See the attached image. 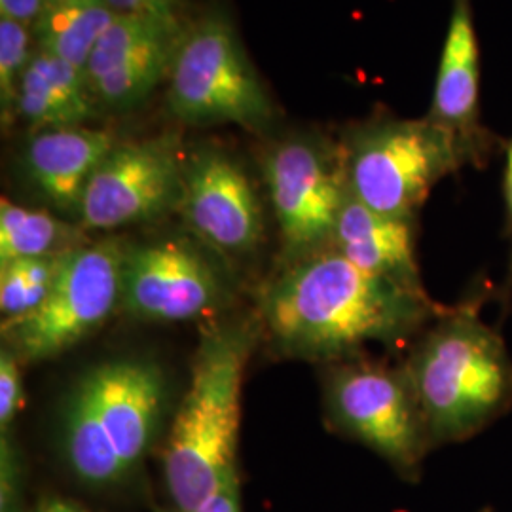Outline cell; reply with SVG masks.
<instances>
[{
    "label": "cell",
    "instance_id": "23",
    "mask_svg": "<svg viewBox=\"0 0 512 512\" xmlns=\"http://www.w3.org/2000/svg\"><path fill=\"white\" fill-rule=\"evenodd\" d=\"M23 465L14 440L2 433L0 440V512L21 511Z\"/></svg>",
    "mask_w": 512,
    "mask_h": 512
},
{
    "label": "cell",
    "instance_id": "6",
    "mask_svg": "<svg viewBox=\"0 0 512 512\" xmlns=\"http://www.w3.org/2000/svg\"><path fill=\"white\" fill-rule=\"evenodd\" d=\"M167 103L190 126L234 124L258 131L274 120L268 90L222 12H211L184 31L169 71Z\"/></svg>",
    "mask_w": 512,
    "mask_h": 512
},
{
    "label": "cell",
    "instance_id": "16",
    "mask_svg": "<svg viewBox=\"0 0 512 512\" xmlns=\"http://www.w3.org/2000/svg\"><path fill=\"white\" fill-rule=\"evenodd\" d=\"M95 105L86 73L54 55L33 52L16 103V114L31 128H82L97 116Z\"/></svg>",
    "mask_w": 512,
    "mask_h": 512
},
{
    "label": "cell",
    "instance_id": "8",
    "mask_svg": "<svg viewBox=\"0 0 512 512\" xmlns=\"http://www.w3.org/2000/svg\"><path fill=\"white\" fill-rule=\"evenodd\" d=\"M264 171L289 266L330 249L349 194L342 148L294 137L270 152Z\"/></svg>",
    "mask_w": 512,
    "mask_h": 512
},
{
    "label": "cell",
    "instance_id": "17",
    "mask_svg": "<svg viewBox=\"0 0 512 512\" xmlns=\"http://www.w3.org/2000/svg\"><path fill=\"white\" fill-rule=\"evenodd\" d=\"M116 16L105 0H48L33 35L40 52L86 73L97 40Z\"/></svg>",
    "mask_w": 512,
    "mask_h": 512
},
{
    "label": "cell",
    "instance_id": "25",
    "mask_svg": "<svg viewBox=\"0 0 512 512\" xmlns=\"http://www.w3.org/2000/svg\"><path fill=\"white\" fill-rule=\"evenodd\" d=\"M48 0H0V18L14 19L33 29Z\"/></svg>",
    "mask_w": 512,
    "mask_h": 512
},
{
    "label": "cell",
    "instance_id": "21",
    "mask_svg": "<svg viewBox=\"0 0 512 512\" xmlns=\"http://www.w3.org/2000/svg\"><path fill=\"white\" fill-rule=\"evenodd\" d=\"M31 52V31L18 21L0 18V103L4 122L16 114L19 84Z\"/></svg>",
    "mask_w": 512,
    "mask_h": 512
},
{
    "label": "cell",
    "instance_id": "26",
    "mask_svg": "<svg viewBox=\"0 0 512 512\" xmlns=\"http://www.w3.org/2000/svg\"><path fill=\"white\" fill-rule=\"evenodd\" d=\"M503 196H505V209H507V236L511 243V255H509V272L505 279V298L509 300L512 294V139L505 147V171H503Z\"/></svg>",
    "mask_w": 512,
    "mask_h": 512
},
{
    "label": "cell",
    "instance_id": "2",
    "mask_svg": "<svg viewBox=\"0 0 512 512\" xmlns=\"http://www.w3.org/2000/svg\"><path fill=\"white\" fill-rule=\"evenodd\" d=\"M256 338L255 321L219 323L202 332L190 387L165 444V486L175 511H198L238 482L241 389Z\"/></svg>",
    "mask_w": 512,
    "mask_h": 512
},
{
    "label": "cell",
    "instance_id": "7",
    "mask_svg": "<svg viewBox=\"0 0 512 512\" xmlns=\"http://www.w3.org/2000/svg\"><path fill=\"white\" fill-rule=\"evenodd\" d=\"M128 247L118 239L74 247L37 310L2 319V342L21 363L54 359L99 329L122 300Z\"/></svg>",
    "mask_w": 512,
    "mask_h": 512
},
{
    "label": "cell",
    "instance_id": "3",
    "mask_svg": "<svg viewBox=\"0 0 512 512\" xmlns=\"http://www.w3.org/2000/svg\"><path fill=\"white\" fill-rule=\"evenodd\" d=\"M482 298L444 308L404 366L431 446L471 439L512 406V359Z\"/></svg>",
    "mask_w": 512,
    "mask_h": 512
},
{
    "label": "cell",
    "instance_id": "28",
    "mask_svg": "<svg viewBox=\"0 0 512 512\" xmlns=\"http://www.w3.org/2000/svg\"><path fill=\"white\" fill-rule=\"evenodd\" d=\"M31 512H90L78 505H74L71 501H65V499H48L44 503H40L37 509H33Z\"/></svg>",
    "mask_w": 512,
    "mask_h": 512
},
{
    "label": "cell",
    "instance_id": "20",
    "mask_svg": "<svg viewBox=\"0 0 512 512\" xmlns=\"http://www.w3.org/2000/svg\"><path fill=\"white\" fill-rule=\"evenodd\" d=\"M73 251V249H71ZM69 251L55 255L19 258L0 266L2 319L27 315L48 298Z\"/></svg>",
    "mask_w": 512,
    "mask_h": 512
},
{
    "label": "cell",
    "instance_id": "19",
    "mask_svg": "<svg viewBox=\"0 0 512 512\" xmlns=\"http://www.w3.org/2000/svg\"><path fill=\"white\" fill-rule=\"evenodd\" d=\"M183 35L184 31L181 35L164 38L148 46L147 50L129 57L109 73L90 82L88 86L97 105L101 103L112 110H129L143 103L165 74L171 71L173 57Z\"/></svg>",
    "mask_w": 512,
    "mask_h": 512
},
{
    "label": "cell",
    "instance_id": "18",
    "mask_svg": "<svg viewBox=\"0 0 512 512\" xmlns=\"http://www.w3.org/2000/svg\"><path fill=\"white\" fill-rule=\"evenodd\" d=\"M84 245L82 228L23 205L0 202V266L19 258L55 255Z\"/></svg>",
    "mask_w": 512,
    "mask_h": 512
},
{
    "label": "cell",
    "instance_id": "24",
    "mask_svg": "<svg viewBox=\"0 0 512 512\" xmlns=\"http://www.w3.org/2000/svg\"><path fill=\"white\" fill-rule=\"evenodd\" d=\"M118 16L179 19V0H105Z\"/></svg>",
    "mask_w": 512,
    "mask_h": 512
},
{
    "label": "cell",
    "instance_id": "10",
    "mask_svg": "<svg viewBox=\"0 0 512 512\" xmlns=\"http://www.w3.org/2000/svg\"><path fill=\"white\" fill-rule=\"evenodd\" d=\"M186 158L177 133L116 143L95 169L78 211L82 230H116L179 209Z\"/></svg>",
    "mask_w": 512,
    "mask_h": 512
},
{
    "label": "cell",
    "instance_id": "14",
    "mask_svg": "<svg viewBox=\"0 0 512 512\" xmlns=\"http://www.w3.org/2000/svg\"><path fill=\"white\" fill-rule=\"evenodd\" d=\"M114 147L116 139L105 129H44L29 139L23 169L48 202L78 217L86 186Z\"/></svg>",
    "mask_w": 512,
    "mask_h": 512
},
{
    "label": "cell",
    "instance_id": "22",
    "mask_svg": "<svg viewBox=\"0 0 512 512\" xmlns=\"http://www.w3.org/2000/svg\"><path fill=\"white\" fill-rule=\"evenodd\" d=\"M18 355L6 346L0 351V431L8 433V427L16 420L23 404V385Z\"/></svg>",
    "mask_w": 512,
    "mask_h": 512
},
{
    "label": "cell",
    "instance_id": "11",
    "mask_svg": "<svg viewBox=\"0 0 512 512\" xmlns=\"http://www.w3.org/2000/svg\"><path fill=\"white\" fill-rule=\"evenodd\" d=\"M224 294L217 268L183 241L126 251L120 306L141 321H192L217 310Z\"/></svg>",
    "mask_w": 512,
    "mask_h": 512
},
{
    "label": "cell",
    "instance_id": "12",
    "mask_svg": "<svg viewBox=\"0 0 512 512\" xmlns=\"http://www.w3.org/2000/svg\"><path fill=\"white\" fill-rule=\"evenodd\" d=\"M179 211L196 236L222 253H249L262 239V207L255 188L220 150L205 148L186 158Z\"/></svg>",
    "mask_w": 512,
    "mask_h": 512
},
{
    "label": "cell",
    "instance_id": "27",
    "mask_svg": "<svg viewBox=\"0 0 512 512\" xmlns=\"http://www.w3.org/2000/svg\"><path fill=\"white\" fill-rule=\"evenodd\" d=\"M158 512H179L175 509L165 511L160 509ZM194 512H241V501H239V484H232L228 488H224L220 494L215 495L213 499H209L202 509Z\"/></svg>",
    "mask_w": 512,
    "mask_h": 512
},
{
    "label": "cell",
    "instance_id": "4",
    "mask_svg": "<svg viewBox=\"0 0 512 512\" xmlns=\"http://www.w3.org/2000/svg\"><path fill=\"white\" fill-rule=\"evenodd\" d=\"M164 404V374L145 359L86 372L63 412L61 448L73 475L95 488L126 480L156 437Z\"/></svg>",
    "mask_w": 512,
    "mask_h": 512
},
{
    "label": "cell",
    "instance_id": "9",
    "mask_svg": "<svg viewBox=\"0 0 512 512\" xmlns=\"http://www.w3.org/2000/svg\"><path fill=\"white\" fill-rule=\"evenodd\" d=\"M327 404L336 427L403 473H414L431 446L404 368L368 363L338 366L330 374Z\"/></svg>",
    "mask_w": 512,
    "mask_h": 512
},
{
    "label": "cell",
    "instance_id": "5",
    "mask_svg": "<svg viewBox=\"0 0 512 512\" xmlns=\"http://www.w3.org/2000/svg\"><path fill=\"white\" fill-rule=\"evenodd\" d=\"M349 194L368 209L416 220L431 190L463 167L454 139L433 120H372L342 145Z\"/></svg>",
    "mask_w": 512,
    "mask_h": 512
},
{
    "label": "cell",
    "instance_id": "15",
    "mask_svg": "<svg viewBox=\"0 0 512 512\" xmlns=\"http://www.w3.org/2000/svg\"><path fill=\"white\" fill-rule=\"evenodd\" d=\"M330 249L363 272L425 291L416 258V220L385 217L348 194Z\"/></svg>",
    "mask_w": 512,
    "mask_h": 512
},
{
    "label": "cell",
    "instance_id": "13",
    "mask_svg": "<svg viewBox=\"0 0 512 512\" xmlns=\"http://www.w3.org/2000/svg\"><path fill=\"white\" fill-rule=\"evenodd\" d=\"M456 143L463 165L486 164L494 137L480 122V44L473 0H454L427 116Z\"/></svg>",
    "mask_w": 512,
    "mask_h": 512
},
{
    "label": "cell",
    "instance_id": "1",
    "mask_svg": "<svg viewBox=\"0 0 512 512\" xmlns=\"http://www.w3.org/2000/svg\"><path fill=\"white\" fill-rule=\"evenodd\" d=\"M258 310L279 351L311 361H344L370 344L401 346L444 308L425 291L363 272L327 249L270 281Z\"/></svg>",
    "mask_w": 512,
    "mask_h": 512
}]
</instances>
